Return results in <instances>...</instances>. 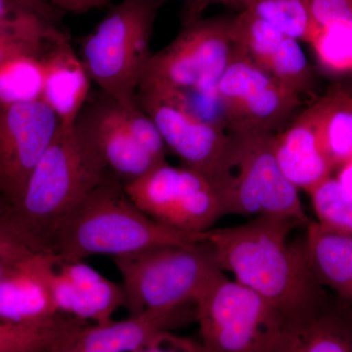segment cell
Returning <instances> with one entry per match:
<instances>
[{"label":"cell","instance_id":"obj_15","mask_svg":"<svg viewBox=\"0 0 352 352\" xmlns=\"http://www.w3.org/2000/svg\"><path fill=\"white\" fill-rule=\"evenodd\" d=\"M138 103L154 120L168 149L184 166L210 180L228 145L229 132L199 122L154 97L138 94Z\"/></svg>","mask_w":352,"mask_h":352},{"label":"cell","instance_id":"obj_37","mask_svg":"<svg viewBox=\"0 0 352 352\" xmlns=\"http://www.w3.org/2000/svg\"><path fill=\"white\" fill-rule=\"evenodd\" d=\"M10 241V238L0 229V275H1L2 270V256H3L4 252Z\"/></svg>","mask_w":352,"mask_h":352},{"label":"cell","instance_id":"obj_18","mask_svg":"<svg viewBox=\"0 0 352 352\" xmlns=\"http://www.w3.org/2000/svg\"><path fill=\"white\" fill-rule=\"evenodd\" d=\"M273 151L287 180L308 195L332 176L333 170L319 135L317 102L275 134Z\"/></svg>","mask_w":352,"mask_h":352},{"label":"cell","instance_id":"obj_1","mask_svg":"<svg viewBox=\"0 0 352 352\" xmlns=\"http://www.w3.org/2000/svg\"><path fill=\"white\" fill-rule=\"evenodd\" d=\"M298 226L302 224L295 219L264 215L205 232L220 270L263 296L288 320L328 300L310 266L305 242H289Z\"/></svg>","mask_w":352,"mask_h":352},{"label":"cell","instance_id":"obj_11","mask_svg":"<svg viewBox=\"0 0 352 352\" xmlns=\"http://www.w3.org/2000/svg\"><path fill=\"white\" fill-rule=\"evenodd\" d=\"M59 127L57 116L41 99L0 105V206L17 203Z\"/></svg>","mask_w":352,"mask_h":352},{"label":"cell","instance_id":"obj_7","mask_svg":"<svg viewBox=\"0 0 352 352\" xmlns=\"http://www.w3.org/2000/svg\"><path fill=\"white\" fill-rule=\"evenodd\" d=\"M195 321L208 352H271L289 320L263 296L222 272L197 298Z\"/></svg>","mask_w":352,"mask_h":352},{"label":"cell","instance_id":"obj_34","mask_svg":"<svg viewBox=\"0 0 352 352\" xmlns=\"http://www.w3.org/2000/svg\"><path fill=\"white\" fill-rule=\"evenodd\" d=\"M245 1V0H190L188 6L186 7L184 13L185 23L198 19L201 13L205 11L208 7L217 6V4L235 7V8H239L242 10L243 4Z\"/></svg>","mask_w":352,"mask_h":352},{"label":"cell","instance_id":"obj_23","mask_svg":"<svg viewBox=\"0 0 352 352\" xmlns=\"http://www.w3.org/2000/svg\"><path fill=\"white\" fill-rule=\"evenodd\" d=\"M85 323L66 314L41 323L0 322V352H53L61 340Z\"/></svg>","mask_w":352,"mask_h":352},{"label":"cell","instance_id":"obj_31","mask_svg":"<svg viewBox=\"0 0 352 352\" xmlns=\"http://www.w3.org/2000/svg\"><path fill=\"white\" fill-rule=\"evenodd\" d=\"M200 342L176 335L173 331L160 333L147 346L133 352H201Z\"/></svg>","mask_w":352,"mask_h":352},{"label":"cell","instance_id":"obj_26","mask_svg":"<svg viewBox=\"0 0 352 352\" xmlns=\"http://www.w3.org/2000/svg\"><path fill=\"white\" fill-rule=\"evenodd\" d=\"M319 67L331 76L352 74V18L312 28L308 43Z\"/></svg>","mask_w":352,"mask_h":352},{"label":"cell","instance_id":"obj_32","mask_svg":"<svg viewBox=\"0 0 352 352\" xmlns=\"http://www.w3.org/2000/svg\"><path fill=\"white\" fill-rule=\"evenodd\" d=\"M50 45H39L21 41H10V39L0 38V63L10 59V58L21 56V55H38L43 56Z\"/></svg>","mask_w":352,"mask_h":352},{"label":"cell","instance_id":"obj_20","mask_svg":"<svg viewBox=\"0 0 352 352\" xmlns=\"http://www.w3.org/2000/svg\"><path fill=\"white\" fill-rule=\"evenodd\" d=\"M271 352H352V311L340 300H328L291 319Z\"/></svg>","mask_w":352,"mask_h":352},{"label":"cell","instance_id":"obj_29","mask_svg":"<svg viewBox=\"0 0 352 352\" xmlns=\"http://www.w3.org/2000/svg\"><path fill=\"white\" fill-rule=\"evenodd\" d=\"M317 223L331 232L352 238V194L331 176L309 194Z\"/></svg>","mask_w":352,"mask_h":352},{"label":"cell","instance_id":"obj_33","mask_svg":"<svg viewBox=\"0 0 352 352\" xmlns=\"http://www.w3.org/2000/svg\"><path fill=\"white\" fill-rule=\"evenodd\" d=\"M61 12L83 14L111 3L113 0H43Z\"/></svg>","mask_w":352,"mask_h":352},{"label":"cell","instance_id":"obj_4","mask_svg":"<svg viewBox=\"0 0 352 352\" xmlns=\"http://www.w3.org/2000/svg\"><path fill=\"white\" fill-rule=\"evenodd\" d=\"M226 152L210 178L220 217H288L310 221L298 190L278 166L268 132H229Z\"/></svg>","mask_w":352,"mask_h":352},{"label":"cell","instance_id":"obj_30","mask_svg":"<svg viewBox=\"0 0 352 352\" xmlns=\"http://www.w3.org/2000/svg\"><path fill=\"white\" fill-rule=\"evenodd\" d=\"M312 28L324 27L337 21L351 19L352 0H305Z\"/></svg>","mask_w":352,"mask_h":352},{"label":"cell","instance_id":"obj_10","mask_svg":"<svg viewBox=\"0 0 352 352\" xmlns=\"http://www.w3.org/2000/svg\"><path fill=\"white\" fill-rule=\"evenodd\" d=\"M217 90L228 113L230 132L275 134L294 120L302 104L300 94L235 46Z\"/></svg>","mask_w":352,"mask_h":352},{"label":"cell","instance_id":"obj_3","mask_svg":"<svg viewBox=\"0 0 352 352\" xmlns=\"http://www.w3.org/2000/svg\"><path fill=\"white\" fill-rule=\"evenodd\" d=\"M205 241V232L185 233L153 219L136 207L124 184L109 173L56 227L48 254L58 263L83 261L89 256L112 258L166 245Z\"/></svg>","mask_w":352,"mask_h":352},{"label":"cell","instance_id":"obj_19","mask_svg":"<svg viewBox=\"0 0 352 352\" xmlns=\"http://www.w3.org/2000/svg\"><path fill=\"white\" fill-rule=\"evenodd\" d=\"M43 61L41 100L57 116L60 126H74L89 99L92 82L82 58L63 36L50 44Z\"/></svg>","mask_w":352,"mask_h":352},{"label":"cell","instance_id":"obj_22","mask_svg":"<svg viewBox=\"0 0 352 352\" xmlns=\"http://www.w3.org/2000/svg\"><path fill=\"white\" fill-rule=\"evenodd\" d=\"M316 102L322 147L338 170L352 159V95L335 88Z\"/></svg>","mask_w":352,"mask_h":352},{"label":"cell","instance_id":"obj_38","mask_svg":"<svg viewBox=\"0 0 352 352\" xmlns=\"http://www.w3.org/2000/svg\"><path fill=\"white\" fill-rule=\"evenodd\" d=\"M201 352H208V351H206V349H204V346H203V351H201Z\"/></svg>","mask_w":352,"mask_h":352},{"label":"cell","instance_id":"obj_36","mask_svg":"<svg viewBox=\"0 0 352 352\" xmlns=\"http://www.w3.org/2000/svg\"><path fill=\"white\" fill-rule=\"evenodd\" d=\"M335 178L347 192L352 194V159L338 170Z\"/></svg>","mask_w":352,"mask_h":352},{"label":"cell","instance_id":"obj_16","mask_svg":"<svg viewBox=\"0 0 352 352\" xmlns=\"http://www.w3.org/2000/svg\"><path fill=\"white\" fill-rule=\"evenodd\" d=\"M195 321V307L146 310L120 321L87 323L67 336L53 352H133L160 333Z\"/></svg>","mask_w":352,"mask_h":352},{"label":"cell","instance_id":"obj_24","mask_svg":"<svg viewBox=\"0 0 352 352\" xmlns=\"http://www.w3.org/2000/svg\"><path fill=\"white\" fill-rule=\"evenodd\" d=\"M43 56L21 55L0 63V105H13L41 99L43 82Z\"/></svg>","mask_w":352,"mask_h":352},{"label":"cell","instance_id":"obj_9","mask_svg":"<svg viewBox=\"0 0 352 352\" xmlns=\"http://www.w3.org/2000/svg\"><path fill=\"white\" fill-rule=\"evenodd\" d=\"M124 186L136 207L175 230L204 233L221 219L212 183L186 166L166 162Z\"/></svg>","mask_w":352,"mask_h":352},{"label":"cell","instance_id":"obj_8","mask_svg":"<svg viewBox=\"0 0 352 352\" xmlns=\"http://www.w3.org/2000/svg\"><path fill=\"white\" fill-rule=\"evenodd\" d=\"M233 18L196 19L152 55L139 92L171 88H217L233 52Z\"/></svg>","mask_w":352,"mask_h":352},{"label":"cell","instance_id":"obj_17","mask_svg":"<svg viewBox=\"0 0 352 352\" xmlns=\"http://www.w3.org/2000/svg\"><path fill=\"white\" fill-rule=\"evenodd\" d=\"M51 289L60 314L91 324L112 321L113 314L126 302L122 284L111 281L83 261L58 263Z\"/></svg>","mask_w":352,"mask_h":352},{"label":"cell","instance_id":"obj_12","mask_svg":"<svg viewBox=\"0 0 352 352\" xmlns=\"http://www.w3.org/2000/svg\"><path fill=\"white\" fill-rule=\"evenodd\" d=\"M57 261L11 242L2 256L0 322L41 323L60 314L53 300L51 280Z\"/></svg>","mask_w":352,"mask_h":352},{"label":"cell","instance_id":"obj_28","mask_svg":"<svg viewBox=\"0 0 352 352\" xmlns=\"http://www.w3.org/2000/svg\"><path fill=\"white\" fill-rule=\"evenodd\" d=\"M242 10L268 23L288 38L308 43L312 23L305 0H245Z\"/></svg>","mask_w":352,"mask_h":352},{"label":"cell","instance_id":"obj_14","mask_svg":"<svg viewBox=\"0 0 352 352\" xmlns=\"http://www.w3.org/2000/svg\"><path fill=\"white\" fill-rule=\"evenodd\" d=\"M231 36L236 48L285 87L300 95L311 92L314 73L300 41L245 10L233 18Z\"/></svg>","mask_w":352,"mask_h":352},{"label":"cell","instance_id":"obj_25","mask_svg":"<svg viewBox=\"0 0 352 352\" xmlns=\"http://www.w3.org/2000/svg\"><path fill=\"white\" fill-rule=\"evenodd\" d=\"M138 94L166 102L199 122L230 132L228 113L217 87L171 88Z\"/></svg>","mask_w":352,"mask_h":352},{"label":"cell","instance_id":"obj_6","mask_svg":"<svg viewBox=\"0 0 352 352\" xmlns=\"http://www.w3.org/2000/svg\"><path fill=\"white\" fill-rule=\"evenodd\" d=\"M156 8L155 0H120L82 41L80 58L92 82L124 108L139 105Z\"/></svg>","mask_w":352,"mask_h":352},{"label":"cell","instance_id":"obj_35","mask_svg":"<svg viewBox=\"0 0 352 352\" xmlns=\"http://www.w3.org/2000/svg\"><path fill=\"white\" fill-rule=\"evenodd\" d=\"M18 1L22 2L25 6L30 7L32 10L36 11L39 15L43 16V18L51 23L56 22L58 18H59V11L53 8L50 4L45 3L43 0H18Z\"/></svg>","mask_w":352,"mask_h":352},{"label":"cell","instance_id":"obj_5","mask_svg":"<svg viewBox=\"0 0 352 352\" xmlns=\"http://www.w3.org/2000/svg\"><path fill=\"white\" fill-rule=\"evenodd\" d=\"M113 261L122 277L129 316L146 310L193 307L204 289L223 272L206 241L159 245Z\"/></svg>","mask_w":352,"mask_h":352},{"label":"cell","instance_id":"obj_2","mask_svg":"<svg viewBox=\"0 0 352 352\" xmlns=\"http://www.w3.org/2000/svg\"><path fill=\"white\" fill-rule=\"evenodd\" d=\"M110 170L75 124L60 126L17 203L0 206V228L15 242L48 254L56 227Z\"/></svg>","mask_w":352,"mask_h":352},{"label":"cell","instance_id":"obj_27","mask_svg":"<svg viewBox=\"0 0 352 352\" xmlns=\"http://www.w3.org/2000/svg\"><path fill=\"white\" fill-rule=\"evenodd\" d=\"M38 12L18 0H0V38L50 45L63 36Z\"/></svg>","mask_w":352,"mask_h":352},{"label":"cell","instance_id":"obj_13","mask_svg":"<svg viewBox=\"0 0 352 352\" xmlns=\"http://www.w3.org/2000/svg\"><path fill=\"white\" fill-rule=\"evenodd\" d=\"M75 126L96 148L110 173L124 185L162 164L132 138L122 106L103 92L94 100L88 99Z\"/></svg>","mask_w":352,"mask_h":352},{"label":"cell","instance_id":"obj_21","mask_svg":"<svg viewBox=\"0 0 352 352\" xmlns=\"http://www.w3.org/2000/svg\"><path fill=\"white\" fill-rule=\"evenodd\" d=\"M305 247L315 277L352 311V238L331 232L310 220Z\"/></svg>","mask_w":352,"mask_h":352}]
</instances>
